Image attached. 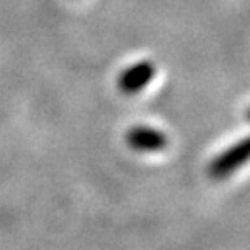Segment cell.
Returning a JSON list of instances; mask_svg holds the SVG:
<instances>
[{
    "label": "cell",
    "mask_w": 250,
    "mask_h": 250,
    "mask_svg": "<svg viewBox=\"0 0 250 250\" xmlns=\"http://www.w3.org/2000/svg\"><path fill=\"white\" fill-rule=\"evenodd\" d=\"M250 153V141L249 137L236 141L234 145L215 155L207 164V176L214 181H223L229 177L231 174L242 168L249 160Z\"/></svg>",
    "instance_id": "6da1fadb"
},
{
    "label": "cell",
    "mask_w": 250,
    "mask_h": 250,
    "mask_svg": "<svg viewBox=\"0 0 250 250\" xmlns=\"http://www.w3.org/2000/svg\"><path fill=\"white\" fill-rule=\"evenodd\" d=\"M156 75V66L151 61H137L125 68L117 78V87L122 94L132 96L148 87Z\"/></svg>",
    "instance_id": "7a4b0ae2"
},
{
    "label": "cell",
    "mask_w": 250,
    "mask_h": 250,
    "mask_svg": "<svg viewBox=\"0 0 250 250\" xmlns=\"http://www.w3.org/2000/svg\"><path fill=\"white\" fill-rule=\"evenodd\" d=\"M125 143L130 149L139 153H156L168 146V137L162 130L146 125H136L125 134Z\"/></svg>",
    "instance_id": "3957f363"
}]
</instances>
